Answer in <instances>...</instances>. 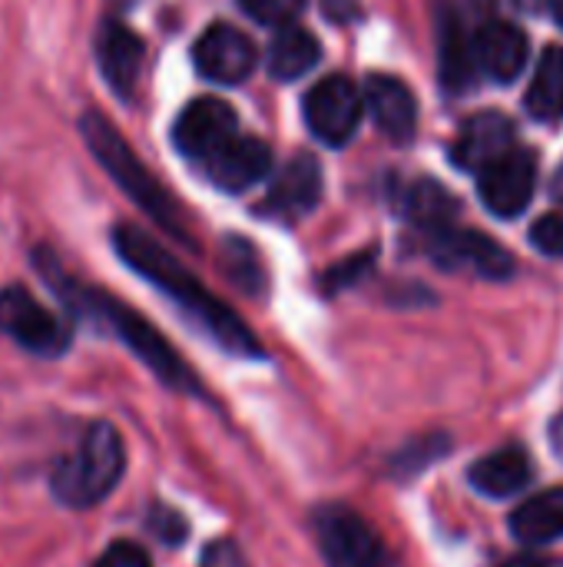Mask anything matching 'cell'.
Wrapping results in <instances>:
<instances>
[{"mask_svg": "<svg viewBox=\"0 0 563 567\" xmlns=\"http://www.w3.org/2000/svg\"><path fill=\"white\" fill-rule=\"evenodd\" d=\"M149 525H153V532H156L159 538H166L169 545L183 542V535H186V525H183V518H179L176 512H166V508H163V515L156 512Z\"/></svg>", "mask_w": 563, "mask_h": 567, "instance_id": "28", "label": "cell"}, {"mask_svg": "<svg viewBox=\"0 0 563 567\" xmlns=\"http://www.w3.org/2000/svg\"><path fill=\"white\" fill-rule=\"evenodd\" d=\"M239 133V120L229 103L216 96L192 100L173 123V143L183 156L202 163L209 159L219 146H226Z\"/></svg>", "mask_w": 563, "mask_h": 567, "instance_id": "10", "label": "cell"}, {"mask_svg": "<svg viewBox=\"0 0 563 567\" xmlns=\"http://www.w3.org/2000/svg\"><path fill=\"white\" fill-rule=\"evenodd\" d=\"M362 113H365L362 90L342 73L325 76L305 93V123L315 133V140L329 146H345L355 136Z\"/></svg>", "mask_w": 563, "mask_h": 567, "instance_id": "7", "label": "cell"}, {"mask_svg": "<svg viewBox=\"0 0 563 567\" xmlns=\"http://www.w3.org/2000/svg\"><path fill=\"white\" fill-rule=\"evenodd\" d=\"M239 7L256 20V23H265V27H289L305 0H239Z\"/></svg>", "mask_w": 563, "mask_h": 567, "instance_id": "24", "label": "cell"}, {"mask_svg": "<svg viewBox=\"0 0 563 567\" xmlns=\"http://www.w3.org/2000/svg\"><path fill=\"white\" fill-rule=\"evenodd\" d=\"M501 567H551V565H544L541 558H531V555H518V558H508Z\"/></svg>", "mask_w": 563, "mask_h": 567, "instance_id": "29", "label": "cell"}, {"mask_svg": "<svg viewBox=\"0 0 563 567\" xmlns=\"http://www.w3.org/2000/svg\"><path fill=\"white\" fill-rule=\"evenodd\" d=\"M531 475H534L531 455L524 449L508 445L501 452H491V455L478 458L475 468L468 472V482L484 498H511V495H518V492L528 488Z\"/></svg>", "mask_w": 563, "mask_h": 567, "instance_id": "17", "label": "cell"}, {"mask_svg": "<svg viewBox=\"0 0 563 567\" xmlns=\"http://www.w3.org/2000/svg\"><path fill=\"white\" fill-rule=\"evenodd\" d=\"M534 183H538V159L531 150H518V146L478 173L481 203L504 219L518 216L531 203Z\"/></svg>", "mask_w": 563, "mask_h": 567, "instance_id": "9", "label": "cell"}, {"mask_svg": "<svg viewBox=\"0 0 563 567\" xmlns=\"http://www.w3.org/2000/svg\"><path fill=\"white\" fill-rule=\"evenodd\" d=\"M531 243H534V249H541L544 256H557V259H563V213L541 216V219L531 226Z\"/></svg>", "mask_w": 563, "mask_h": 567, "instance_id": "25", "label": "cell"}, {"mask_svg": "<svg viewBox=\"0 0 563 567\" xmlns=\"http://www.w3.org/2000/svg\"><path fill=\"white\" fill-rule=\"evenodd\" d=\"M319 56H322L319 40H315L309 30L289 23V27H279L275 40H272V47H269V73H272L275 80L289 83V80L305 76V73L319 63Z\"/></svg>", "mask_w": 563, "mask_h": 567, "instance_id": "20", "label": "cell"}, {"mask_svg": "<svg viewBox=\"0 0 563 567\" xmlns=\"http://www.w3.org/2000/svg\"><path fill=\"white\" fill-rule=\"evenodd\" d=\"M319 196H322V169L312 156H299L279 173L265 206L282 216H302L315 209Z\"/></svg>", "mask_w": 563, "mask_h": 567, "instance_id": "18", "label": "cell"}, {"mask_svg": "<svg viewBox=\"0 0 563 567\" xmlns=\"http://www.w3.org/2000/svg\"><path fill=\"white\" fill-rule=\"evenodd\" d=\"M428 256L441 269H471L484 279H508L514 272L511 252L475 229L445 226L428 233Z\"/></svg>", "mask_w": 563, "mask_h": 567, "instance_id": "8", "label": "cell"}, {"mask_svg": "<svg viewBox=\"0 0 563 567\" xmlns=\"http://www.w3.org/2000/svg\"><path fill=\"white\" fill-rule=\"evenodd\" d=\"M43 272L50 276V282H53V289H60V296L66 299V302H73L76 309H83V312H90V316H96L163 385H169V389H176V392H199V385H196V375H192V369L179 359V352L139 316V312H133L129 306H123L119 299H113V296H106V292H96V289H80L76 282H70L60 269H53V262H46L43 266Z\"/></svg>", "mask_w": 563, "mask_h": 567, "instance_id": "2", "label": "cell"}, {"mask_svg": "<svg viewBox=\"0 0 563 567\" xmlns=\"http://www.w3.org/2000/svg\"><path fill=\"white\" fill-rule=\"evenodd\" d=\"M126 472V449L113 425L93 422L80 435L70 455H63L53 468L50 488L56 502L70 508H93L100 505Z\"/></svg>", "mask_w": 563, "mask_h": 567, "instance_id": "4", "label": "cell"}, {"mask_svg": "<svg viewBox=\"0 0 563 567\" xmlns=\"http://www.w3.org/2000/svg\"><path fill=\"white\" fill-rule=\"evenodd\" d=\"M405 216L415 226H421L425 233H435V229H445L455 223L458 199L445 186H438L435 179H418L405 193Z\"/></svg>", "mask_w": 563, "mask_h": 567, "instance_id": "22", "label": "cell"}, {"mask_svg": "<svg viewBox=\"0 0 563 567\" xmlns=\"http://www.w3.org/2000/svg\"><path fill=\"white\" fill-rule=\"evenodd\" d=\"M113 246L133 272H139L146 282H153L159 292H166L219 349H226L229 355H239V359H259L262 355V346L252 336V329L222 299H216L173 252H166L143 229L116 226Z\"/></svg>", "mask_w": 563, "mask_h": 567, "instance_id": "1", "label": "cell"}, {"mask_svg": "<svg viewBox=\"0 0 563 567\" xmlns=\"http://www.w3.org/2000/svg\"><path fill=\"white\" fill-rule=\"evenodd\" d=\"M315 538L329 567H385L388 551L378 532L348 505H325L315 512Z\"/></svg>", "mask_w": 563, "mask_h": 567, "instance_id": "5", "label": "cell"}, {"mask_svg": "<svg viewBox=\"0 0 563 567\" xmlns=\"http://www.w3.org/2000/svg\"><path fill=\"white\" fill-rule=\"evenodd\" d=\"M206 179L216 183L219 189L226 193H242L249 186H256L269 166H272V153L262 140H252V136H232L226 146H219L209 159L199 163Z\"/></svg>", "mask_w": 563, "mask_h": 567, "instance_id": "12", "label": "cell"}, {"mask_svg": "<svg viewBox=\"0 0 563 567\" xmlns=\"http://www.w3.org/2000/svg\"><path fill=\"white\" fill-rule=\"evenodd\" d=\"M551 10H554L557 23H561V27H563V0H551Z\"/></svg>", "mask_w": 563, "mask_h": 567, "instance_id": "31", "label": "cell"}, {"mask_svg": "<svg viewBox=\"0 0 563 567\" xmlns=\"http://www.w3.org/2000/svg\"><path fill=\"white\" fill-rule=\"evenodd\" d=\"M192 63L206 80L236 86V83L249 80V73L256 70V47L242 30H236L229 23H212L196 40Z\"/></svg>", "mask_w": 563, "mask_h": 567, "instance_id": "11", "label": "cell"}, {"mask_svg": "<svg viewBox=\"0 0 563 567\" xmlns=\"http://www.w3.org/2000/svg\"><path fill=\"white\" fill-rule=\"evenodd\" d=\"M475 50L471 40L458 30V23H448L445 43H441V76L451 90H468L475 83Z\"/></svg>", "mask_w": 563, "mask_h": 567, "instance_id": "23", "label": "cell"}, {"mask_svg": "<svg viewBox=\"0 0 563 567\" xmlns=\"http://www.w3.org/2000/svg\"><path fill=\"white\" fill-rule=\"evenodd\" d=\"M471 50H475L478 70H484L498 83L518 80V73L528 63V37H524V30L514 27V23H504V20L484 23L478 30V37L471 40Z\"/></svg>", "mask_w": 563, "mask_h": 567, "instance_id": "16", "label": "cell"}, {"mask_svg": "<svg viewBox=\"0 0 563 567\" xmlns=\"http://www.w3.org/2000/svg\"><path fill=\"white\" fill-rule=\"evenodd\" d=\"M511 535L521 545H551L563 538V488H551L528 498L511 515Z\"/></svg>", "mask_w": 563, "mask_h": 567, "instance_id": "19", "label": "cell"}, {"mask_svg": "<svg viewBox=\"0 0 563 567\" xmlns=\"http://www.w3.org/2000/svg\"><path fill=\"white\" fill-rule=\"evenodd\" d=\"M199 567H249L246 555L239 551L236 542L229 538H219V542H209L202 558H199Z\"/></svg>", "mask_w": 563, "mask_h": 567, "instance_id": "26", "label": "cell"}, {"mask_svg": "<svg viewBox=\"0 0 563 567\" xmlns=\"http://www.w3.org/2000/svg\"><path fill=\"white\" fill-rule=\"evenodd\" d=\"M80 136L90 146V153L96 156V163L119 183V189L143 213H149L166 233H173V236H179V239L189 243V229L183 223L179 203L163 189V183L146 169V163L129 150V143L119 136V130L113 123H106L100 113H86L80 120Z\"/></svg>", "mask_w": 563, "mask_h": 567, "instance_id": "3", "label": "cell"}, {"mask_svg": "<svg viewBox=\"0 0 563 567\" xmlns=\"http://www.w3.org/2000/svg\"><path fill=\"white\" fill-rule=\"evenodd\" d=\"M554 196L563 203V166L557 169V176H554Z\"/></svg>", "mask_w": 563, "mask_h": 567, "instance_id": "30", "label": "cell"}, {"mask_svg": "<svg viewBox=\"0 0 563 567\" xmlns=\"http://www.w3.org/2000/svg\"><path fill=\"white\" fill-rule=\"evenodd\" d=\"M96 63L119 100H129L143 70V40L119 20H106L96 33Z\"/></svg>", "mask_w": 563, "mask_h": 567, "instance_id": "13", "label": "cell"}, {"mask_svg": "<svg viewBox=\"0 0 563 567\" xmlns=\"http://www.w3.org/2000/svg\"><path fill=\"white\" fill-rule=\"evenodd\" d=\"M0 332L40 359H56L70 349L66 322L56 319L46 306H40L20 286H10L0 292Z\"/></svg>", "mask_w": 563, "mask_h": 567, "instance_id": "6", "label": "cell"}, {"mask_svg": "<svg viewBox=\"0 0 563 567\" xmlns=\"http://www.w3.org/2000/svg\"><path fill=\"white\" fill-rule=\"evenodd\" d=\"M365 110L372 113V120L378 123V130L395 140V143H405L415 136V126H418V100L415 93L395 80V76H368L365 83Z\"/></svg>", "mask_w": 563, "mask_h": 567, "instance_id": "15", "label": "cell"}, {"mask_svg": "<svg viewBox=\"0 0 563 567\" xmlns=\"http://www.w3.org/2000/svg\"><path fill=\"white\" fill-rule=\"evenodd\" d=\"M528 113L541 123L563 120V50L548 47L528 86Z\"/></svg>", "mask_w": 563, "mask_h": 567, "instance_id": "21", "label": "cell"}, {"mask_svg": "<svg viewBox=\"0 0 563 567\" xmlns=\"http://www.w3.org/2000/svg\"><path fill=\"white\" fill-rule=\"evenodd\" d=\"M508 150H514V123L504 113H478L461 126L451 146V159L461 169L481 173L484 166L501 159Z\"/></svg>", "mask_w": 563, "mask_h": 567, "instance_id": "14", "label": "cell"}, {"mask_svg": "<svg viewBox=\"0 0 563 567\" xmlns=\"http://www.w3.org/2000/svg\"><path fill=\"white\" fill-rule=\"evenodd\" d=\"M96 567H153L149 555L139 545L129 542H116L103 551V558L96 561Z\"/></svg>", "mask_w": 563, "mask_h": 567, "instance_id": "27", "label": "cell"}]
</instances>
